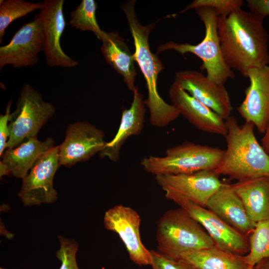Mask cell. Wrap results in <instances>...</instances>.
<instances>
[{
  "mask_svg": "<svg viewBox=\"0 0 269 269\" xmlns=\"http://www.w3.org/2000/svg\"><path fill=\"white\" fill-rule=\"evenodd\" d=\"M192 264L197 269H252L245 255L221 249L216 246L181 254L179 257Z\"/></svg>",
  "mask_w": 269,
  "mask_h": 269,
  "instance_id": "603a6c76",
  "label": "cell"
},
{
  "mask_svg": "<svg viewBox=\"0 0 269 269\" xmlns=\"http://www.w3.org/2000/svg\"><path fill=\"white\" fill-rule=\"evenodd\" d=\"M173 105L190 123L200 131L226 136L225 121L174 82L169 90Z\"/></svg>",
  "mask_w": 269,
  "mask_h": 269,
  "instance_id": "e0dca14e",
  "label": "cell"
},
{
  "mask_svg": "<svg viewBox=\"0 0 269 269\" xmlns=\"http://www.w3.org/2000/svg\"><path fill=\"white\" fill-rule=\"evenodd\" d=\"M60 248L56 251V256L60 261L59 269H80L76 261L78 244L74 240L58 236Z\"/></svg>",
  "mask_w": 269,
  "mask_h": 269,
  "instance_id": "83f0119b",
  "label": "cell"
},
{
  "mask_svg": "<svg viewBox=\"0 0 269 269\" xmlns=\"http://www.w3.org/2000/svg\"><path fill=\"white\" fill-rule=\"evenodd\" d=\"M155 179L167 199L176 204L188 201L204 207L224 184L214 170L160 175Z\"/></svg>",
  "mask_w": 269,
  "mask_h": 269,
  "instance_id": "ba28073f",
  "label": "cell"
},
{
  "mask_svg": "<svg viewBox=\"0 0 269 269\" xmlns=\"http://www.w3.org/2000/svg\"><path fill=\"white\" fill-rule=\"evenodd\" d=\"M101 50L109 65L123 76L128 88L133 92L136 72L133 54L124 39L116 32L104 31L101 37Z\"/></svg>",
  "mask_w": 269,
  "mask_h": 269,
  "instance_id": "44dd1931",
  "label": "cell"
},
{
  "mask_svg": "<svg viewBox=\"0 0 269 269\" xmlns=\"http://www.w3.org/2000/svg\"><path fill=\"white\" fill-rule=\"evenodd\" d=\"M243 0H195L179 13L191 9L210 8L215 10L219 16H227L233 11L241 8L244 5Z\"/></svg>",
  "mask_w": 269,
  "mask_h": 269,
  "instance_id": "4316f807",
  "label": "cell"
},
{
  "mask_svg": "<svg viewBox=\"0 0 269 269\" xmlns=\"http://www.w3.org/2000/svg\"><path fill=\"white\" fill-rule=\"evenodd\" d=\"M97 3L94 0H82L70 13L69 23L72 27L81 31L93 32L101 40L104 33L97 21Z\"/></svg>",
  "mask_w": 269,
  "mask_h": 269,
  "instance_id": "484cf974",
  "label": "cell"
},
{
  "mask_svg": "<svg viewBox=\"0 0 269 269\" xmlns=\"http://www.w3.org/2000/svg\"><path fill=\"white\" fill-rule=\"evenodd\" d=\"M249 11L264 19L269 16V0H247Z\"/></svg>",
  "mask_w": 269,
  "mask_h": 269,
  "instance_id": "4dcf8cb0",
  "label": "cell"
},
{
  "mask_svg": "<svg viewBox=\"0 0 269 269\" xmlns=\"http://www.w3.org/2000/svg\"><path fill=\"white\" fill-rule=\"evenodd\" d=\"M63 0H45L39 13L43 39V52L50 67L73 68L78 62L62 50L60 39L66 27Z\"/></svg>",
  "mask_w": 269,
  "mask_h": 269,
  "instance_id": "4fadbf2b",
  "label": "cell"
},
{
  "mask_svg": "<svg viewBox=\"0 0 269 269\" xmlns=\"http://www.w3.org/2000/svg\"><path fill=\"white\" fill-rule=\"evenodd\" d=\"M225 123L227 148L216 173L237 181L269 176V156L256 138L254 124L245 122L239 125L232 116Z\"/></svg>",
  "mask_w": 269,
  "mask_h": 269,
  "instance_id": "3957f363",
  "label": "cell"
},
{
  "mask_svg": "<svg viewBox=\"0 0 269 269\" xmlns=\"http://www.w3.org/2000/svg\"><path fill=\"white\" fill-rule=\"evenodd\" d=\"M231 185L254 222L269 219V176L238 181Z\"/></svg>",
  "mask_w": 269,
  "mask_h": 269,
  "instance_id": "7402d4cb",
  "label": "cell"
},
{
  "mask_svg": "<svg viewBox=\"0 0 269 269\" xmlns=\"http://www.w3.org/2000/svg\"><path fill=\"white\" fill-rule=\"evenodd\" d=\"M55 111L54 106L45 101L41 94L30 84H24L19 93L16 109L9 115L7 147H15L26 139L36 137Z\"/></svg>",
  "mask_w": 269,
  "mask_h": 269,
  "instance_id": "52a82bcc",
  "label": "cell"
},
{
  "mask_svg": "<svg viewBox=\"0 0 269 269\" xmlns=\"http://www.w3.org/2000/svg\"><path fill=\"white\" fill-rule=\"evenodd\" d=\"M43 51L41 23L39 14L23 24L14 33L9 42L0 47V68L10 65L19 68L35 65L38 54Z\"/></svg>",
  "mask_w": 269,
  "mask_h": 269,
  "instance_id": "7c38bea8",
  "label": "cell"
},
{
  "mask_svg": "<svg viewBox=\"0 0 269 269\" xmlns=\"http://www.w3.org/2000/svg\"><path fill=\"white\" fill-rule=\"evenodd\" d=\"M157 251L172 258L215 246L202 226L184 209H170L157 223Z\"/></svg>",
  "mask_w": 269,
  "mask_h": 269,
  "instance_id": "277c9868",
  "label": "cell"
},
{
  "mask_svg": "<svg viewBox=\"0 0 269 269\" xmlns=\"http://www.w3.org/2000/svg\"><path fill=\"white\" fill-rule=\"evenodd\" d=\"M247 78L250 84L237 111L246 122L264 134L269 123V65L250 69Z\"/></svg>",
  "mask_w": 269,
  "mask_h": 269,
  "instance_id": "2e32d148",
  "label": "cell"
},
{
  "mask_svg": "<svg viewBox=\"0 0 269 269\" xmlns=\"http://www.w3.org/2000/svg\"><path fill=\"white\" fill-rule=\"evenodd\" d=\"M0 269H6L3 268H0Z\"/></svg>",
  "mask_w": 269,
  "mask_h": 269,
  "instance_id": "e575fe53",
  "label": "cell"
},
{
  "mask_svg": "<svg viewBox=\"0 0 269 269\" xmlns=\"http://www.w3.org/2000/svg\"><path fill=\"white\" fill-rule=\"evenodd\" d=\"M133 99L129 109L123 110L120 124L115 136L107 142L103 149L99 153L103 158H108L116 162L120 158L122 146L131 136L138 135L142 131L145 121V108L143 95L137 86L133 91Z\"/></svg>",
  "mask_w": 269,
  "mask_h": 269,
  "instance_id": "d6986e66",
  "label": "cell"
},
{
  "mask_svg": "<svg viewBox=\"0 0 269 269\" xmlns=\"http://www.w3.org/2000/svg\"><path fill=\"white\" fill-rule=\"evenodd\" d=\"M104 136L102 130L89 123L78 121L70 124L59 145L60 165L70 167L99 154L107 142Z\"/></svg>",
  "mask_w": 269,
  "mask_h": 269,
  "instance_id": "8fae6325",
  "label": "cell"
},
{
  "mask_svg": "<svg viewBox=\"0 0 269 269\" xmlns=\"http://www.w3.org/2000/svg\"><path fill=\"white\" fill-rule=\"evenodd\" d=\"M205 229L217 247L245 256L249 252V240L206 207L188 201L177 203Z\"/></svg>",
  "mask_w": 269,
  "mask_h": 269,
  "instance_id": "9a60e30c",
  "label": "cell"
},
{
  "mask_svg": "<svg viewBox=\"0 0 269 269\" xmlns=\"http://www.w3.org/2000/svg\"><path fill=\"white\" fill-rule=\"evenodd\" d=\"M135 2V0H129L123 3L121 7L134 39L135 47L134 59L145 80L148 97L144 103L149 110L150 123L155 127L164 128L175 120L180 114L173 105L166 103L158 93V76L164 66L157 55L151 51L148 42L150 32L155 23L142 25L136 15Z\"/></svg>",
  "mask_w": 269,
  "mask_h": 269,
  "instance_id": "7a4b0ae2",
  "label": "cell"
},
{
  "mask_svg": "<svg viewBox=\"0 0 269 269\" xmlns=\"http://www.w3.org/2000/svg\"><path fill=\"white\" fill-rule=\"evenodd\" d=\"M229 226L242 234L250 235L256 223L249 217L245 206L232 185H223L210 198L206 207Z\"/></svg>",
  "mask_w": 269,
  "mask_h": 269,
  "instance_id": "ac0fdd59",
  "label": "cell"
},
{
  "mask_svg": "<svg viewBox=\"0 0 269 269\" xmlns=\"http://www.w3.org/2000/svg\"><path fill=\"white\" fill-rule=\"evenodd\" d=\"M252 269H269V259H266L262 260Z\"/></svg>",
  "mask_w": 269,
  "mask_h": 269,
  "instance_id": "d6a6232c",
  "label": "cell"
},
{
  "mask_svg": "<svg viewBox=\"0 0 269 269\" xmlns=\"http://www.w3.org/2000/svg\"><path fill=\"white\" fill-rule=\"evenodd\" d=\"M249 243L250 250L245 258L251 267L269 259V219L256 223L250 235Z\"/></svg>",
  "mask_w": 269,
  "mask_h": 269,
  "instance_id": "cb8c5ba5",
  "label": "cell"
},
{
  "mask_svg": "<svg viewBox=\"0 0 269 269\" xmlns=\"http://www.w3.org/2000/svg\"><path fill=\"white\" fill-rule=\"evenodd\" d=\"M264 134L262 139V146L269 156V123Z\"/></svg>",
  "mask_w": 269,
  "mask_h": 269,
  "instance_id": "1f68e13d",
  "label": "cell"
},
{
  "mask_svg": "<svg viewBox=\"0 0 269 269\" xmlns=\"http://www.w3.org/2000/svg\"><path fill=\"white\" fill-rule=\"evenodd\" d=\"M224 153V150L218 147L185 142L167 148L164 156L145 157L140 164L145 171L155 176L215 170Z\"/></svg>",
  "mask_w": 269,
  "mask_h": 269,
  "instance_id": "5b68a950",
  "label": "cell"
},
{
  "mask_svg": "<svg viewBox=\"0 0 269 269\" xmlns=\"http://www.w3.org/2000/svg\"><path fill=\"white\" fill-rule=\"evenodd\" d=\"M173 82L225 121L231 116L233 107L224 85L215 83L201 72L190 70L177 72Z\"/></svg>",
  "mask_w": 269,
  "mask_h": 269,
  "instance_id": "5bb4252c",
  "label": "cell"
},
{
  "mask_svg": "<svg viewBox=\"0 0 269 269\" xmlns=\"http://www.w3.org/2000/svg\"><path fill=\"white\" fill-rule=\"evenodd\" d=\"M9 175V173L6 167L0 161V177Z\"/></svg>",
  "mask_w": 269,
  "mask_h": 269,
  "instance_id": "836d02e7",
  "label": "cell"
},
{
  "mask_svg": "<svg viewBox=\"0 0 269 269\" xmlns=\"http://www.w3.org/2000/svg\"><path fill=\"white\" fill-rule=\"evenodd\" d=\"M195 11L205 27L202 40L195 45L168 41L158 46L157 52L173 50L183 55L192 53L202 60L201 68L206 71L208 79L224 85L229 79L235 77V74L225 62L222 53L217 31L219 16L215 10L210 8H197Z\"/></svg>",
  "mask_w": 269,
  "mask_h": 269,
  "instance_id": "8992f818",
  "label": "cell"
},
{
  "mask_svg": "<svg viewBox=\"0 0 269 269\" xmlns=\"http://www.w3.org/2000/svg\"><path fill=\"white\" fill-rule=\"evenodd\" d=\"M11 101L7 105L5 113L0 116V155L2 156L5 149L7 147V143L9 136V119Z\"/></svg>",
  "mask_w": 269,
  "mask_h": 269,
  "instance_id": "f546056e",
  "label": "cell"
},
{
  "mask_svg": "<svg viewBox=\"0 0 269 269\" xmlns=\"http://www.w3.org/2000/svg\"><path fill=\"white\" fill-rule=\"evenodd\" d=\"M42 4V2H31L23 0H0V43L2 41L6 28L13 21L36 9H40Z\"/></svg>",
  "mask_w": 269,
  "mask_h": 269,
  "instance_id": "d4e9b609",
  "label": "cell"
},
{
  "mask_svg": "<svg viewBox=\"0 0 269 269\" xmlns=\"http://www.w3.org/2000/svg\"><path fill=\"white\" fill-rule=\"evenodd\" d=\"M54 144L52 137L43 141L37 137L29 138L17 146L5 150L0 161L6 167L9 174L23 179L37 159L54 147Z\"/></svg>",
  "mask_w": 269,
  "mask_h": 269,
  "instance_id": "ffe728a7",
  "label": "cell"
},
{
  "mask_svg": "<svg viewBox=\"0 0 269 269\" xmlns=\"http://www.w3.org/2000/svg\"><path fill=\"white\" fill-rule=\"evenodd\" d=\"M152 269H197L192 264L180 258H172L157 251L151 250Z\"/></svg>",
  "mask_w": 269,
  "mask_h": 269,
  "instance_id": "f1b7e54d",
  "label": "cell"
},
{
  "mask_svg": "<svg viewBox=\"0 0 269 269\" xmlns=\"http://www.w3.org/2000/svg\"><path fill=\"white\" fill-rule=\"evenodd\" d=\"M140 218L133 208L117 205L105 213V228L117 233L124 243L130 260L141 266L151 265L152 255L141 241L139 233Z\"/></svg>",
  "mask_w": 269,
  "mask_h": 269,
  "instance_id": "30bf717a",
  "label": "cell"
},
{
  "mask_svg": "<svg viewBox=\"0 0 269 269\" xmlns=\"http://www.w3.org/2000/svg\"><path fill=\"white\" fill-rule=\"evenodd\" d=\"M264 19L242 8L218 19L224 59L232 70L246 78L250 69L269 65V37Z\"/></svg>",
  "mask_w": 269,
  "mask_h": 269,
  "instance_id": "6da1fadb",
  "label": "cell"
},
{
  "mask_svg": "<svg viewBox=\"0 0 269 269\" xmlns=\"http://www.w3.org/2000/svg\"><path fill=\"white\" fill-rule=\"evenodd\" d=\"M59 145L43 154L23 178L18 196L25 206L49 204L57 199L53 179L59 167Z\"/></svg>",
  "mask_w": 269,
  "mask_h": 269,
  "instance_id": "9c48e42d",
  "label": "cell"
}]
</instances>
